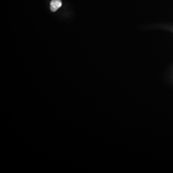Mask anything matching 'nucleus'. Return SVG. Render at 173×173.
I'll list each match as a JSON object with an SVG mask.
<instances>
[{
  "mask_svg": "<svg viewBox=\"0 0 173 173\" xmlns=\"http://www.w3.org/2000/svg\"><path fill=\"white\" fill-rule=\"evenodd\" d=\"M62 3L61 0H52L50 4V8L52 12H55L61 7Z\"/></svg>",
  "mask_w": 173,
  "mask_h": 173,
  "instance_id": "f257e3e1",
  "label": "nucleus"
}]
</instances>
